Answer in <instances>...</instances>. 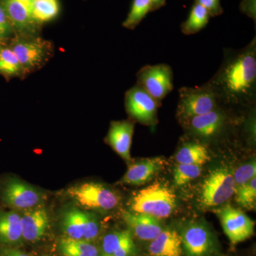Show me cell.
Wrapping results in <instances>:
<instances>
[{
  "instance_id": "2e32d148",
  "label": "cell",
  "mask_w": 256,
  "mask_h": 256,
  "mask_svg": "<svg viewBox=\"0 0 256 256\" xmlns=\"http://www.w3.org/2000/svg\"><path fill=\"white\" fill-rule=\"evenodd\" d=\"M165 165L162 158H146L132 163L121 178L120 183L129 185H143L151 181Z\"/></svg>"
},
{
  "instance_id": "ffe728a7",
  "label": "cell",
  "mask_w": 256,
  "mask_h": 256,
  "mask_svg": "<svg viewBox=\"0 0 256 256\" xmlns=\"http://www.w3.org/2000/svg\"><path fill=\"white\" fill-rule=\"evenodd\" d=\"M2 6L12 26L21 32L33 30L36 22L32 18L30 4L20 0H2Z\"/></svg>"
},
{
  "instance_id": "5bb4252c",
  "label": "cell",
  "mask_w": 256,
  "mask_h": 256,
  "mask_svg": "<svg viewBox=\"0 0 256 256\" xmlns=\"http://www.w3.org/2000/svg\"><path fill=\"white\" fill-rule=\"evenodd\" d=\"M122 218L132 235L144 242L154 240L164 229L160 220L144 214L124 212Z\"/></svg>"
},
{
  "instance_id": "4316f807",
  "label": "cell",
  "mask_w": 256,
  "mask_h": 256,
  "mask_svg": "<svg viewBox=\"0 0 256 256\" xmlns=\"http://www.w3.org/2000/svg\"><path fill=\"white\" fill-rule=\"evenodd\" d=\"M236 202L246 210H255L256 205V178L236 188Z\"/></svg>"
},
{
  "instance_id": "603a6c76",
  "label": "cell",
  "mask_w": 256,
  "mask_h": 256,
  "mask_svg": "<svg viewBox=\"0 0 256 256\" xmlns=\"http://www.w3.org/2000/svg\"><path fill=\"white\" fill-rule=\"evenodd\" d=\"M62 256H100V250L92 242L64 237L58 242Z\"/></svg>"
},
{
  "instance_id": "74e56055",
  "label": "cell",
  "mask_w": 256,
  "mask_h": 256,
  "mask_svg": "<svg viewBox=\"0 0 256 256\" xmlns=\"http://www.w3.org/2000/svg\"></svg>"
},
{
  "instance_id": "484cf974",
  "label": "cell",
  "mask_w": 256,
  "mask_h": 256,
  "mask_svg": "<svg viewBox=\"0 0 256 256\" xmlns=\"http://www.w3.org/2000/svg\"><path fill=\"white\" fill-rule=\"evenodd\" d=\"M151 11L152 6L149 0H133L131 9L122 26L128 30H134Z\"/></svg>"
},
{
  "instance_id": "6da1fadb",
  "label": "cell",
  "mask_w": 256,
  "mask_h": 256,
  "mask_svg": "<svg viewBox=\"0 0 256 256\" xmlns=\"http://www.w3.org/2000/svg\"><path fill=\"white\" fill-rule=\"evenodd\" d=\"M220 102L242 104L256 97V41L242 50L230 52L217 73L207 82Z\"/></svg>"
},
{
  "instance_id": "e0dca14e",
  "label": "cell",
  "mask_w": 256,
  "mask_h": 256,
  "mask_svg": "<svg viewBox=\"0 0 256 256\" xmlns=\"http://www.w3.org/2000/svg\"><path fill=\"white\" fill-rule=\"evenodd\" d=\"M226 117L220 108L208 114L196 116L185 122L190 130L198 137L210 139L218 136L225 126Z\"/></svg>"
},
{
  "instance_id": "44dd1931",
  "label": "cell",
  "mask_w": 256,
  "mask_h": 256,
  "mask_svg": "<svg viewBox=\"0 0 256 256\" xmlns=\"http://www.w3.org/2000/svg\"><path fill=\"white\" fill-rule=\"evenodd\" d=\"M23 240L21 217L18 212H0V244L18 245Z\"/></svg>"
},
{
  "instance_id": "d6a6232c",
  "label": "cell",
  "mask_w": 256,
  "mask_h": 256,
  "mask_svg": "<svg viewBox=\"0 0 256 256\" xmlns=\"http://www.w3.org/2000/svg\"><path fill=\"white\" fill-rule=\"evenodd\" d=\"M240 10L244 14L256 20V0H242Z\"/></svg>"
},
{
  "instance_id": "7a4b0ae2",
  "label": "cell",
  "mask_w": 256,
  "mask_h": 256,
  "mask_svg": "<svg viewBox=\"0 0 256 256\" xmlns=\"http://www.w3.org/2000/svg\"><path fill=\"white\" fill-rule=\"evenodd\" d=\"M130 207L131 212L144 214L160 218H168L176 207V196L164 184L156 182L133 194Z\"/></svg>"
},
{
  "instance_id": "ac0fdd59",
  "label": "cell",
  "mask_w": 256,
  "mask_h": 256,
  "mask_svg": "<svg viewBox=\"0 0 256 256\" xmlns=\"http://www.w3.org/2000/svg\"><path fill=\"white\" fill-rule=\"evenodd\" d=\"M102 254L110 256H132L136 252L133 235L129 230L111 232L102 240Z\"/></svg>"
},
{
  "instance_id": "d4e9b609",
  "label": "cell",
  "mask_w": 256,
  "mask_h": 256,
  "mask_svg": "<svg viewBox=\"0 0 256 256\" xmlns=\"http://www.w3.org/2000/svg\"><path fill=\"white\" fill-rule=\"evenodd\" d=\"M32 18L37 22H46L54 18L60 12L58 0H33L30 3Z\"/></svg>"
},
{
  "instance_id": "8fae6325",
  "label": "cell",
  "mask_w": 256,
  "mask_h": 256,
  "mask_svg": "<svg viewBox=\"0 0 256 256\" xmlns=\"http://www.w3.org/2000/svg\"><path fill=\"white\" fill-rule=\"evenodd\" d=\"M124 105L128 114L134 120L148 126L156 124L160 102L138 84L126 92Z\"/></svg>"
},
{
  "instance_id": "8992f818",
  "label": "cell",
  "mask_w": 256,
  "mask_h": 256,
  "mask_svg": "<svg viewBox=\"0 0 256 256\" xmlns=\"http://www.w3.org/2000/svg\"><path fill=\"white\" fill-rule=\"evenodd\" d=\"M178 234L184 256H213L218 252L214 234L204 222H188Z\"/></svg>"
},
{
  "instance_id": "f546056e",
  "label": "cell",
  "mask_w": 256,
  "mask_h": 256,
  "mask_svg": "<svg viewBox=\"0 0 256 256\" xmlns=\"http://www.w3.org/2000/svg\"><path fill=\"white\" fill-rule=\"evenodd\" d=\"M236 188L245 184L256 176V162L255 158L248 162L237 168L233 173Z\"/></svg>"
},
{
  "instance_id": "9a60e30c",
  "label": "cell",
  "mask_w": 256,
  "mask_h": 256,
  "mask_svg": "<svg viewBox=\"0 0 256 256\" xmlns=\"http://www.w3.org/2000/svg\"><path fill=\"white\" fill-rule=\"evenodd\" d=\"M134 124L132 121L118 120L111 122L106 142L122 159L130 161V148L132 144Z\"/></svg>"
},
{
  "instance_id": "52a82bcc",
  "label": "cell",
  "mask_w": 256,
  "mask_h": 256,
  "mask_svg": "<svg viewBox=\"0 0 256 256\" xmlns=\"http://www.w3.org/2000/svg\"><path fill=\"white\" fill-rule=\"evenodd\" d=\"M2 200L14 210H24L42 205L44 194L30 184L16 178H8L0 191Z\"/></svg>"
},
{
  "instance_id": "9c48e42d",
  "label": "cell",
  "mask_w": 256,
  "mask_h": 256,
  "mask_svg": "<svg viewBox=\"0 0 256 256\" xmlns=\"http://www.w3.org/2000/svg\"><path fill=\"white\" fill-rule=\"evenodd\" d=\"M137 79L138 85L159 102L174 88V75L168 64L146 66L138 72Z\"/></svg>"
},
{
  "instance_id": "e575fe53",
  "label": "cell",
  "mask_w": 256,
  "mask_h": 256,
  "mask_svg": "<svg viewBox=\"0 0 256 256\" xmlns=\"http://www.w3.org/2000/svg\"><path fill=\"white\" fill-rule=\"evenodd\" d=\"M149 2L152 6V11L160 9L166 3V0H149Z\"/></svg>"
},
{
  "instance_id": "836d02e7",
  "label": "cell",
  "mask_w": 256,
  "mask_h": 256,
  "mask_svg": "<svg viewBox=\"0 0 256 256\" xmlns=\"http://www.w3.org/2000/svg\"><path fill=\"white\" fill-rule=\"evenodd\" d=\"M0 256H30L18 248L8 246H0Z\"/></svg>"
},
{
  "instance_id": "8d00e7d4",
  "label": "cell",
  "mask_w": 256,
  "mask_h": 256,
  "mask_svg": "<svg viewBox=\"0 0 256 256\" xmlns=\"http://www.w3.org/2000/svg\"><path fill=\"white\" fill-rule=\"evenodd\" d=\"M100 256H110L106 255V254H101Z\"/></svg>"
},
{
  "instance_id": "4fadbf2b",
  "label": "cell",
  "mask_w": 256,
  "mask_h": 256,
  "mask_svg": "<svg viewBox=\"0 0 256 256\" xmlns=\"http://www.w3.org/2000/svg\"><path fill=\"white\" fill-rule=\"evenodd\" d=\"M20 217L23 240L28 242L41 240L50 226V216L46 208L42 204L23 210Z\"/></svg>"
},
{
  "instance_id": "cb8c5ba5",
  "label": "cell",
  "mask_w": 256,
  "mask_h": 256,
  "mask_svg": "<svg viewBox=\"0 0 256 256\" xmlns=\"http://www.w3.org/2000/svg\"><path fill=\"white\" fill-rule=\"evenodd\" d=\"M210 16V13L204 8L195 2L190 11L188 20L182 24V32L185 35L196 34L206 26Z\"/></svg>"
},
{
  "instance_id": "d6986e66",
  "label": "cell",
  "mask_w": 256,
  "mask_h": 256,
  "mask_svg": "<svg viewBox=\"0 0 256 256\" xmlns=\"http://www.w3.org/2000/svg\"><path fill=\"white\" fill-rule=\"evenodd\" d=\"M150 256H183L180 234L174 229L164 228L148 246Z\"/></svg>"
},
{
  "instance_id": "30bf717a",
  "label": "cell",
  "mask_w": 256,
  "mask_h": 256,
  "mask_svg": "<svg viewBox=\"0 0 256 256\" xmlns=\"http://www.w3.org/2000/svg\"><path fill=\"white\" fill-rule=\"evenodd\" d=\"M12 50L18 57L22 68L23 74L28 73L40 68L47 62L52 48L48 42L40 38H15Z\"/></svg>"
},
{
  "instance_id": "7402d4cb",
  "label": "cell",
  "mask_w": 256,
  "mask_h": 256,
  "mask_svg": "<svg viewBox=\"0 0 256 256\" xmlns=\"http://www.w3.org/2000/svg\"><path fill=\"white\" fill-rule=\"evenodd\" d=\"M210 160V153L207 150L206 146L194 141L185 142L176 154L178 164L202 166Z\"/></svg>"
},
{
  "instance_id": "277c9868",
  "label": "cell",
  "mask_w": 256,
  "mask_h": 256,
  "mask_svg": "<svg viewBox=\"0 0 256 256\" xmlns=\"http://www.w3.org/2000/svg\"><path fill=\"white\" fill-rule=\"evenodd\" d=\"M67 194L80 208L110 210L118 206V195L104 184L96 182L78 184L70 186Z\"/></svg>"
},
{
  "instance_id": "3957f363",
  "label": "cell",
  "mask_w": 256,
  "mask_h": 256,
  "mask_svg": "<svg viewBox=\"0 0 256 256\" xmlns=\"http://www.w3.org/2000/svg\"><path fill=\"white\" fill-rule=\"evenodd\" d=\"M235 190L232 170L226 166L214 168L207 174L200 188V205L204 208L220 206L234 196Z\"/></svg>"
},
{
  "instance_id": "4dcf8cb0",
  "label": "cell",
  "mask_w": 256,
  "mask_h": 256,
  "mask_svg": "<svg viewBox=\"0 0 256 256\" xmlns=\"http://www.w3.org/2000/svg\"><path fill=\"white\" fill-rule=\"evenodd\" d=\"M208 12L210 16H216L223 13L220 0H195Z\"/></svg>"
},
{
  "instance_id": "5b68a950",
  "label": "cell",
  "mask_w": 256,
  "mask_h": 256,
  "mask_svg": "<svg viewBox=\"0 0 256 256\" xmlns=\"http://www.w3.org/2000/svg\"><path fill=\"white\" fill-rule=\"evenodd\" d=\"M220 104L214 90L208 84L200 87H183L178 90V116L186 121L215 110Z\"/></svg>"
},
{
  "instance_id": "f1b7e54d",
  "label": "cell",
  "mask_w": 256,
  "mask_h": 256,
  "mask_svg": "<svg viewBox=\"0 0 256 256\" xmlns=\"http://www.w3.org/2000/svg\"><path fill=\"white\" fill-rule=\"evenodd\" d=\"M202 166L200 165L178 164L175 166L173 173L174 184L184 186L192 180L198 178L201 174Z\"/></svg>"
},
{
  "instance_id": "83f0119b",
  "label": "cell",
  "mask_w": 256,
  "mask_h": 256,
  "mask_svg": "<svg viewBox=\"0 0 256 256\" xmlns=\"http://www.w3.org/2000/svg\"><path fill=\"white\" fill-rule=\"evenodd\" d=\"M0 73L13 76L23 74L21 64L10 48L0 50Z\"/></svg>"
},
{
  "instance_id": "ba28073f",
  "label": "cell",
  "mask_w": 256,
  "mask_h": 256,
  "mask_svg": "<svg viewBox=\"0 0 256 256\" xmlns=\"http://www.w3.org/2000/svg\"><path fill=\"white\" fill-rule=\"evenodd\" d=\"M60 225L66 237L76 240L92 242L100 233V224L95 216L78 207L64 210Z\"/></svg>"
},
{
  "instance_id": "d590c367",
  "label": "cell",
  "mask_w": 256,
  "mask_h": 256,
  "mask_svg": "<svg viewBox=\"0 0 256 256\" xmlns=\"http://www.w3.org/2000/svg\"><path fill=\"white\" fill-rule=\"evenodd\" d=\"M20 1L28 3V4H30V3H31L33 0H20Z\"/></svg>"
},
{
  "instance_id": "7c38bea8",
  "label": "cell",
  "mask_w": 256,
  "mask_h": 256,
  "mask_svg": "<svg viewBox=\"0 0 256 256\" xmlns=\"http://www.w3.org/2000/svg\"><path fill=\"white\" fill-rule=\"evenodd\" d=\"M224 233L233 244L250 238L254 233V222L245 213L226 205L216 210Z\"/></svg>"
},
{
  "instance_id": "1f68e13d",
  "label": "cell",
  "mask_w": 256,
  "mask_h": 256,
  "mask_svg": "<svg viewBox=\"0 0 256 256\" xmlns=\"http://www.w3.org/2000/svg\"><path fill=\"white\" fill-rule=\"evenodd\" d=\"M12 26L6 16L4 8L0 4V38H6L11 34Z\"/></svg>"
}]
</instances>
